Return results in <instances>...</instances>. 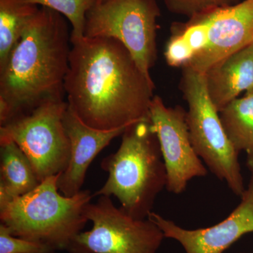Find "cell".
<instances>
[{
    "instance_id": "obj_1",
    "label": "cell",
    "mask_w": 253,
    "mask_h": 253,
    "mask_svg": "<svg viewBox=\"0 0 253 253\" xmlns=\"http://www.w3.org/2000/svg\"><path fill=\"white\" fill-rule=\"evenodd\" d=\"M71 42L65 94L83 123L113 130L149 120L154 81L122 43L85 36L71 37Z\"/></svg>"
},
{
    "instance_id": "obj_2",
    "label": "cell",
    "mask_w": 253,
    "mask_h": 253,
    "mask_svg": "<svg viewBox=\"0 0 253 253\" xmlns=\"http://www.w3.org/2000/svg\"><path fill=\"white\" fill-rule=\"evenodd\" d=\"M71 39L64 16L41 6L0 68V126L63 99Z\"/></svg>"
},
{
    "instance_id": "obj_3",
    "label": "cell",
    "mask_w": 253,
    "mask_h": 253,
    "mask_svg": "<svg viewBox=\"0 0 253 253\" xmlns=\"http://www.w3.org/2000/svg\"><path fill=\"white\" fill-rule=\"evenodd\" d=\"M101 167L109 177L93 198L115 196L131 217L147 219L167 184L166 166L150 120L128 126L119 149L104 158Z\"/></svg>"
},
{
    "instance_id": "obj_4",
    "label": "cell",
    "mask_w": 253,
    "mask_h": 253,
    "mask_svg": "<svg viewBox=\"0 0 253 253\" xmlns=\"http://www.w3.org/2000/svg\"><path fill=\"white\" fill-rule=\"evenodd\" d=\"M60 174L49 176L28 194L0 204L1 224L12 235L67 251L88 221L86 208L93 195L81 190L71 197L58 188Z\"/></svg>"
},
{
    "instance_id": "obj_5",
    "label": "cell",
    "mask_w": 253,
    "mask_h": 253,
    "mask_svg": "<svg viewBox=\"0 0 253 253\" xmlns=\"http://www.w3.org/2000/svg\"><path fill=\"white\" fill-rule=\"evenodd\" d=\"M181 88L189 108L186 121L195 151L216 177L241 197L246 188L239 153L226 136L219 111L208 93L206 75L184 66Z\"/></svg>"
},
{
    "instance_id": "obj_6",
    "label": "cell",
    "mask_w": 253,
    "mask_h": 253,
    "mask_svg": "<svg viewBox=\"0 0 253 253\" xmlns=\"http://www.w3.org/2000/svg\"><path fill=\"white\" fill-rule=\"evenodd\" d=\"M156 0H97L86 16L84 36L117 40L130 52L141 71H150L157 58Z\"/></svg>"
},
{
    "instance_id": "obj_7",
    "label": "cell",
    "mask_w": 253,
    "mask_h": 253,
    "mask_svg": "<svg viewBox=\"0 0 253 253\" xmlns=\"http://www.w3.org/2000/svg\"><path fill=\"white\" fill-rule=\"evenodd\" d=\"M68 104L46 101L0 126V143L14 141L27 156L40 182L61 174L71 157V143L63 126Z\"/></svg>"
},
{
    "instance_id": "obj_8",
    "label": "cell",
    "mask_w": 253,
    "mask_h": 253,
    "mask_svg": "<svg viewBox=\"0 0 253 253\" xmlns=\"http://www.w3.org/2000/svg\"><path fill=\"white\" fill-rule=\"evenodd\" d=\"M86 217L92 228L74 238L70 253H157L166 238L152 221L131 217L109 196L89 203Z\"/></svg>"
},
{
    "instance_id": "obj_9",
    "label": "cell",
    "mask_w": 253,
    "mask_h": 253,
    "mask_svg": "<svg viewBox=\"0 0 253 253\" xmlns=\"http://www.w3.org/2000/svg\"><path fill=\"white\" fill-rule=\"evenodd\" d=\"M149 120L166 166V189L172 194H181L191 179L208 173L190 139L186 112L180 106H166L160 96H154Z\"/></svg>"
},
{
    "instance_id": "obj_10",
    "label": "cell",
    "mask_w": 253,
    "mask_h": 253,
    "mask_svg": "<svg viewBox=\"0 0 253 253\" xmlns=\"http://www.w3.org/2000/svg\"><path fill=\"white\" fill-rule=\"evenodd\" d=\"M193 17L204 28L206 43L185 66L197 72L206 74L221 60L253 43V0Z\"/></svg>"
},
{
    "instance_id": "obj_11",
    "label": "cell",
    "mask_w": 253,
    "mask_h": 253,
    "mask_svg": "<svg viewBox=\"0 0 253 253\" xmlns=\"http://www.w3.org/2000/svg\"><path fill=\"white\" fill-rule=\"evenodd\" d=\"M241 198L239 206L226 219L210 227L184 229L154 212L148 219L163 231L165 237L179 242L186 253H224L242 236L253 232V177Z\"/></svg>"
},
{
    "instance_id": "obj_12",
    "label": "cell",
    "mask_w": 253,
    "mask_h": 253,
    "mask_svg": "<svg viewBox=\"0 0 253 253\" xmlns=\"http://www.w3.org/2000/svg\"><path fill=\"white\" fill-rule=\"evenodd\" d=\"M63 126L71 143V157L66 169L58 179L59 191L68 197L82 190L86 171L98 154L113 139L123 135L126 127L99 130L86 126L68 106L63 118Z\"/></svg>"
},
{
    "instance_id": "obj_13",
    "label": "cell",
    "mask_w": 253,
    "mask_h": 253,
    "mask_svg": "<svg viewBox=\"0 0 253 253\" xmlns=\"http://www.w3.org/2000/svg\"><path fill=\"white\" fill-rule=\"evenodd\" d=\"M205 75L208 93L219 112L253 85V43L221 60Z\"/></svg>"
},
{
    "instance_id": "obj_14",
    "label": "cell",
    "mask_w": 253,
    "mask_h": 253,
    "mask_svg": "<svg viewBox=\"0 0 253 253\" xmlns=\"http://www.w3.org/2000/svg\"><path fill=\"white\" fill-rule=\"evenodd\" d=\"M0 204L28 194L40 181L27 156L14 141L0 143Z\"/></svg>"
},
{
    "instance_id": "obj_15",
    "label": "cell",
    "mask_w": 253,
    "mask_h": 253,
    "mask_svg": "<svg viewBox=\"0 0 253 253\" xmlns=\"http://www.w3.org/2000/svg\"><path fill=\"white\" fill-rule=\"evenodd\" d=\"M39 9L30 0H0V68Z\"/></svg>"
},
{
    "instance_id": "obj_16",
    "label": "cell",
    "mask_w": 253,
    "mask_h": 253,
    "mask_svg": "<svg viewBox=\"0 0 253 253\" xmlns=\"http://www.w3.org/2000/svg\"><path fill=\"white\" fill-rule=\"evenodd\" d=\"M221 124L238 152L253 149V92L246 94L219 111Z\"/></svg>"
},
{
    "instance_id": "obj_17",
    "label": "cell",
    "mask_w": 253,
    "mask_h": 253,
    "mask_svg": "<svg viewBox=\"0 0 253 253\" xmlns=\"http://www.w3.org/2000/svg\"><path fill=\"white\" fill-rule=\"evenodd\" d=\"M33 4L49 8L67 18L72 26L71 37L84 36L86 16L97 0H30Z\"/></svg>"
},
{
    "instance_id": "obj_18",
    "label": "cell",
    "mask_w": 253,
    "mask_h": 253,
    "mask_svg": "<svg viewBox=\"0 0 253 253\" xmlns=\"http://www.w3.org/2000/svg\"><path fill=\"white\" fill-rule=\"evenodd\" d=\"M174 14L191 18L208 11L239 3V0H163Z\"/></svg>"
},
{
    "instance_id": "obj_19",
    "label": "cell",
    "mask_w": 253,
    "mask_h": 253,
    "mask_svg": "<svg viewBox=\"0 0 253 253\" xmlns=\"http://www.w3.org/2000/svg\"><path fill=\"white\" fill-rule=\"evenodd\" d=\"M55 252L45 245L12 235L7 226L0 224V253H51Z\"/></svg>"
},
{
    "instance_id": "obj_20",
    "label": "cell",
    "mask_w": 253,
    "mask_h": 253,
    "mask_svg": "<svg viewBox=\"0 0 253 253\" xmlns=\"http://www.w3.org/2000/svg\"><path fill=\"white\" fill-rule=\"evenodd\" d=\"M247 166L251 172V177H253V149L247 153Z\"/></svg>"
},
{
    "instance_id": "obj_21",
    "label": "cell",
    "mask_w": 253,
    "mask_h": 253,
    "mask_svg": "<svg viewBox=\"0 0 253 253\" xmlns=\"http://www.w3.org/2000/svg\"><path fill=\"white\" fill-rule=\"evenodd\" d=\"M252 92H253V85L252 86V87H251V89H250L249 90L247 91V92H246V94H250V93Z\"/></svg>"
},
{
    "instance_id": "obj_22",
    "label": "cell",
    "mask_w": 253,
    "mask_h": 253,
    "mask_svg": "<svg viewBox=\"0 0 253 253\" xmlns=\"http://www.w3.org/2000/svg\"><path fill=\"white\" fill-rule=\"evenodd\" d=\"M51 253H55V252Z\"/></svg>"
}]
</instances>
